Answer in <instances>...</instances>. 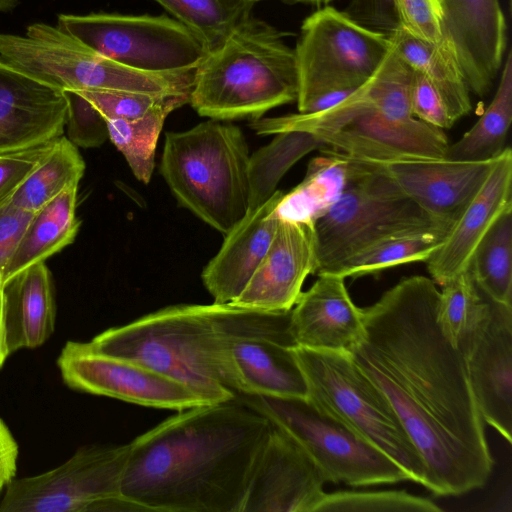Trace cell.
Listing matches in <instances>:
<instances>
[{
	"label": "cell",
	"instance_id": "c3c4849f",
	"mask_svg": "<svg viewBox=\"0 0 512 512\" xmlns=\"http://www.w3.org/2000/svg\"><path fill=\"white\" fill-rule=\"evenodd\" d=\"M258 1H260V0H254L255 3L258 2ZM298 1H310V2H318V3H320V2H329L330 0H298Z\"/></svg>",
	"mask_w": 512,
	"mask_h": 512
},
{
	"label": "cell",
	"instance_id": "8d00e7d4",
	"mask_svg": "<svg viewBox=\"0 0 512 512\" xmlns=\"http://www.w3.org/2000/svg\"><path fill=\"white\" fill-rule=\"evenodd\" d=\"M414 70L391 48L385 59L367 80V98L371 109L393 120L411 117V89Z\"/></svg>",
	"mask_w": 512,
	"mask_h": 512
},
{
	"label": "cell",
	"instance_id": "b9f144b4",
	"mask_svg": "<svg viewBox=\"0 0 512 512\" xmlns=\"http://www.w3.org/2000/svg\"><path fill=\"white\" fill-rule=\"evenodd\" d=\"M56 139L28 148L0 152V202L9 200L42 163Z\"/></svg>",
	"mask_w": 512,
	"mask_h": 512
},
{
	"label": "cell",
	"instance_id": "5b68a950",
	"mask_svg": "<svg viewBox=\"0 0 512 512\" xmlns=\"http://www.w3.org/2000/svg\"><path fill=\"white\" fill-rule=\"evenodd\" d=\"M160 172L182 207L224 235L249 210L250 154L233 124L211 119L167 132Z\"/></svg>",
	"mask_w": 512,
	"mask_h": 512
},
{
	"label": "cell",
	"instance_id": "f6af8a7d",
	"mask_svg": "<svg viewBox=\"0 0 512 512\" xmlns=\"http://www.w3.org/2000/svg\"><path fill=\"white\" fill-rule=\"evenodd\" d=\"M18 455L17 441L0 418V480L6 485L15 477Z\"/></svg>",
	"mask_w": 512,
	"mask_h": 512
},
{
	"label": "cell",
	"instance_id": "52a82bcc",
	"mask_svg": "<svg viewBox=\"0 0 512 512\" xmlns=\"http://www.w3.org/2000/svg\"><path fill=\"white\" fill-rule=\"evenodd\" d=\"M306 399L380 449L423 485L425 465L391 404L350 353L295 347Z\"/></svg>",
	"mask_w": 512,
	"mask_h": 512
},
{
	"label": "cell",
	"instance_id": "f546056e",
	"mask_svg": "<svg viewBox=\"0 0 512 512\" xmlns=\"http://www.w3.org/2000/svg\"><path fill=\"white\" fill-rule=\"evenodd\" d=\"M190 94L171 95L140 118L107 120L109 139L123 154L134 176L150 182L157 141L167 116L189 102Z\"/></svg>",
	"mask_w": 512,
	"mask_h": 512
},
{
	"label": "cell",
	"instance_id": "f907efd6",
	"mask_svg": "<svg viewBox=\"0 0 512 512\" xmlns=\"http://www.w3.org/2000/svg\"><path fill=\"white\" fill-rule=\"evenodd\" d=\"M1 289H2V284L0 283V307H1Z\"/></svg>",
	"mask_w": 512,
	"mask_h": 512
},
{
	"label": "cell",
	"instance_id": "3957f363",
	"mask_svg": "<svg viewBox=\"0 0 512 512\" xmlns=\"http://www.w3.org/2000/svg\"><path fill=\"white\" fill-rule=\"evenodd\" d=\"M297 93L295 51L278 30L250 15L198 65L189 103L211 119L256 120L296 101Z\"/></svg>",
	"mask_w": 512,
	"mask_h": 512
},
{
	"label": "cell",
	"instance_id": "f35d334b",
	"mask_svg": "<svg viewBox=\"0 0 512 512\" xmlns=\"http://www.w3.org/2000/svg\"><path fill=\"white\" fill-rule=\"evenodd\" d=\"M67 100V138L81 148H96L109 139L105 117L76 91H63Z\"/></svg>",
	"mask_w": 512,
	"mask_h": 512
},
{
	"label": "cell",
	"instance_id": "4dcf8cb0",
	"mask_svg": "<svg viewBox=\"0 0 512 512\" xmlns=\"http://www.w3.org/2000/svg\"><path fill=\"white\" fill-rule=\"evenodd\" d=\"M84 171L85 162L77 147L62 135L8 201L23 211L35 213L64 190L78 186Z\"/></svg>",
	"mask_w": 512,
	"mask_h": 512
},
{
	"label": "cell",
	"instance_id": "7402d4cb",
	"mask_svg": "<svg viewBox=\"0 0 512 512\" xmlns=\"http://www.w3.org/2000/svg\"><path fill=\"white\" fill-rule=\"evenodd\" d=\"M512 152L497 157L480 189L463 208L441 246L426 260L431 279L442 286L469 267L477 245L496 219L512 207Z\"/></svg>",
	"mask_w": 512,
	"mask_h": 512
},
{
	"label": "cell",
	"instance_id": "4316f807",
	"mask_svg": "<svg viewBox=\"0 0 512 512\" xmlns=\"http://www.w3.org/2000/svg\"><path fill=\"white\" fill-rule=\"evenodd\" d=\"M77 191L78 186L69 187L33 214L5 269L2 284L74 241L81 225L76 216Z\"/></svg>",
	"mask_w": 512,
	"mask_h": 512
},
{
	"label": "cell",
	"instance_id": "bcb514c9",
	"mask_svg": "<svg viewBox=\"0 0 512 512\" xmlns=\"http://www.w3.org/2000/svg\"><path fill=\"white\" fill-rule=\"evenodd\" d=\"M9 351L6 345L5 333L2 323V315H1V307H0V369L5 363L7 357L9 356Z\"/></svg>",
	"mask_w": 512,
	"mask_h": 512
},
{
	"label": "cell",
	"instance_id": "277c9868",
	"mask_svg": "<svg viewBox=\"0 0 512 512\" xmlns=\"http://www.w3.org/2000/svg\"><path fill=\"white\" fill-rule=\"evenodd\" d=\"M89 344L183 384L207 404L234 401L212 304H177L109 328Z\"/></svg>",
	"mask_w": 512,
	"mask_h": 512
},
{
	"label": "cell",
	"instance_id": "cb8c5ba5",
	"mask_svg": "<svg viewBox=\"0 0 512 512\" xmlns=\"http://www.w3.org/2000/svg\"><path fill=\"white\" fill-rule=\"evenodd\" d=\"M283 194L276 190L263 204L249 210L225 235L220 250L205 266L202 280L213 303L233 302L252 277L277 230L280 219L276 207Z\"/></svg>",
	"mask_w": 512,
	"mask_h": 512
},
{
	"label": "cell",
	"instance_id": "d590c367",
	"mask_svg": "<svg viewBox=\"0 0 512 512\" xmlns=\"http://www.w3.org/2000/svg\"><path fill=\"white\" fill-rule=\"evenodd\" d=\"M441 287L437 322L446 339L460 350L488 316L491 300L479 289L469 268Z\"/></svg>",
	"mask_w": 512,
	"mask_h": 512
},
{
	"label": "cell",
	"instance_id": "7c38bea8",
	"mask_svg": "<svg viewBox=\"0 0 512 512\" xmlns=\"http://www.w3.org/2000/svg\"><path fill=\"white\" fill-rule=\"evenodd\" d=\"M129 455L130 442L81 447L52 470L13 478L0 512L139 511L121 490Z\"/></svg>",
	"mask_w": 512,
	"mask_h": 512
},
{
	"label": "cell",
	"instance_id": "ffe728a7",
	"mask_svg": "<svg viewBox=\"0 0 512 512\" xmlns=\"http://www.w3.org/2000/svg\"><path fill=\"white\" fill-rule=\"evenodd\" d=\"M494 161L436 158L373 163L437 224L450 229L484 183Z\"/></svg>",
	"mask_w": 512,
	"mask_h": 512
},
{
	"label": "cell",
	"instance_id": "681fc988",
	"mask_svg": "<svg viewBox=\"0 0 512 512\" xmlns=\"http://www.w3.org/2000/svg\"><path fill=\"white\" fill-rule=\"evenodd\" d=\"M6 486V484L0 480V491L2 490V488H4Z\"/></svg>",
	"mask_w": 512,
	"mask_h": 512
},
{
	"label": "cell",
	"instance_id": "ac0fdd59",
	"mask_svg": "<svg viewBox=\"0 0 512 512\" xmlns=\"http://www.w3.org/2000/svg\"><path fill=\"white\" fill-rule=\"evenodd\" d=\"M317 269L314 225L280 220L274 238L231 304L264 311H289L298 301L309 274Z\"/></svg>",
	"mask_w": 512,
	"mask_h": 512
},
{
	"label": "cell",
	"instance_id": "8fae6325",
	"mask_svg": "<svg viewBox=\"0 0 512 512\" xmlns=\"http://www.w3.org/2000/svg\"><path fill=\"white\" fill-rule=\"evenodd\" d=\"M390 48L389 36L362 26L333 7L312 13L302 24L294 49L299 113L307 112L326 94L363 85Z\"/></svg>",
	"mask_w": 512,
	"mask_h": 512
},
{
	"label": "cell",
	"instance_id": "d4e9b609",
	"mask_svg": "<svg viewBox=\"0 0 512 512\" xmlns=\"http://www.w3.org/2000/svg\"><path fill=\"white\" fill-rule=\"evenodd\" d=\"M1 315L9 354L47 341L55 328L56 303L45 262L27 267L2 284Z\"/></svg>",
	"mask_w": 512,
	"mask_h": 512
},
{
	"label": "cell",
	"instance_id": "74e56055",
	"mask_svg": "<svg viewBox=\"0 0 512 512\" xmlns=\"http://www.w3.org/2000/svg\"><path fill=\"white\" fill-rule=\"evenodd\" d=\"M438 512L433 501L403 490L337 491L324 494L316 512Z\"/></svg>",
	"mask_w": 512,
	"mask_h": 512
},
{
	"label": "cell",
	"instance_id": "30bf717a",
	"mask_svg": "<svg viewBox=\"0 0 512 512\" xmlns=\"http://www.w3.org/2000/svg\"><path fill=\"white\" fill-rule=\"evenodd\" d=\"M235 401L288 432L317 464L326 482L360 487L409 481L385 453L306 398L238 394Z\"/></svg>",
	"mask_w": 512,
	"mask_h": 512
},
{
	"label": "cell",
	"instance_id": "d6986e66",
	"mask_svg": "<svg viewBox=\"0 0 512 512\" xmlns=\"http://www.w3.org/2000/svg\"><path fill=\"white\" fill-rule=\"evenodd\" d=\"M443 33L469 88L491 89L506 48V20L499 0H442Z\"/></svg>",
	"mask_w": 512,
	"mask_h": 512
},
{
	"label": "cell",
	"instance_id": "7a4b0ae2",
	"mask_svg": "<svg viewBox=\"0 0 512 512\" xmlns=\"http://www.w3.org/2000/svg\"><path fill=\"white\" fill-rule=\"evenodd\" d=\"M271 427L235 400L178 411L130 442L122 494L139 511L241 512Z\"/></svg>",
	"mask_w": 512,
	"mask_h": 512
},
{
	"label": "cell",
	"instance_id": "7dc6e473",
	"mask_svg": "<svg viewBox=\"0 0 512 512\" xmlns=\"http://www.w3.org/2000/svg\"><path fill=\"white\" fill-rule=\"evenodd\" d=\"M19 0H0V11H10L18 5Z\"/></svg>",
	"mask_w": 512,
	"mask_h": 512
},
{
	"label": "cell",
	"instance_id": "f1b7e54d",
	"mask_svg": "<svg viewBox=\"0 0 512 512\" xmlns=\"http://www.w3.org/2000/svg\"><path fill=\"white\" fill-rule=\"evenodd\" d=\"M512 121V55L508 52L496 93L477 122L455 143L449 144L445 158L482 162L499 157Z\"/></svg>",
	"mask_w": 512,
	"mask_h": 512
},
{
	"label": "cell",
	"instance_id": "5bb4252c",
	"mask_svg": "<svg viewBox=\"0 0 512 512\" xmlns=\"http://www.w3.org/2000/svg\"><path fill=\"white\" fill-rule=\"evenodd\" d=\"M57 366L66 385L77 391L176 411L207 404L183 384L135 360L98 351L89 342L68 341Z\"/></svg>",
	"mask_w": 512,
	"mask_h": 512
},
{
	"label": "cell",
	"instance_id": "6da1fadb",
	"mask_svg": "<svg viewBox=\"0 0 512 512\" xmlns=\"http://www.w3.org/2000/svg\"><path fill=\"white\" fill-rule=\"evenodd\" d=\"M439 292L431 278L412 276L361 308L365 334L351 356L417 448L423 486L457 496L484 486L494 460L464 357L437 322Z\"/></svg>",
	"mask_w": 512,
	"mask_h": 512
},
{
	"label": "cell",
	"instance_id": "e575fe53",
	"mask_svg": "<svg viewBox=\"0 0 512 512\" xmlns=\"http://www.w3.org/2000/svg\"><path fill=\"white\" fill-rule=\"evenodd\" d=\"M447 232L430 229L385 239L346 259L330 273L356 278L401 264L426 262L441 246Z\"/></svg>",
	"mask_w": 512,
	"mask_h": 512
},
{
	"label": "cell",
	"instance_id": "7bdbcfd3",
	"mask_svg": "<svg viewBox=\"0 0 512 512\" xmlns=\"http://www.w3.org/2000/svg\"><path fill=\"white\" fill-rule=\"evenodd\" d=\"M411 110L415 118L442 130L455 123L437 89L417 71L413 74Z\"/></svg>",
	"mask_w": 512,
	"mask_h": 512
},
{
	"label": "cell",
	"instance_id": "1f68e13d",
	"mask_svg": "<svg viewBox=\"0 0 512 512\" xmlns=\"http://www.w3.org/2000/svg\"><path fill=\"white\" fill-rule=\"evenodd\" d=\"M468 268L486 297L512 306V207L502 212L483 236Z\"/></svg>",
	"mask_w": 512,
	"mask_h": 512
},
{
	"label": "cell",
	"instance_id": "83f0119b",
	"mask_svg": "<svg viewBox=\"0 0 512 512\" xmlns=\"http://www.w3.org/2000/svg\"><path fill=\"white\" fill-rule=\"evenodd\" d=\"M389 37L397 54L437 89L454 122L470 112V91L446 39L440 45H432L411 36L399 25Z\"/></svg>",
	"mask_w": 512,
	"mask_h": 512
},
{
	"label": "cell",
	"instance_id": "836d02e7",
	"mask_svg": "<svg viewBox=\"0 0 512 512\" xmlns=\"http://www.w3.org/2000/svg\"><path fill=\"white\" fill-rule=\"evenodd\" d=\"M275 135L268 145L250 156L249 210L272 196L278 182L298 160L323 147L322 142L307 131L290 130Z\"/></svg>",
	"mask_w": 512,
	"mask_h": 512
},
{
	"label": "cell",
	"instance_id": "60d3db41",
	"mask_svg": "<svg viewBox=\"0 0 512 512\" xmlns=\"http://www.w3.org/2000/svg\"><path fill=\"white\" fill-rule=\"evenodd\" d=\"M76 92L86 98L106 120L140 118L171 96L117 90Z\"/></svg>",
	"mask_w": 512,
	"mask_h": 512
},
{
	"label": "cell",
	"instance_id": "44dd1931",
	"mask_svg": "<svg viewBox=\"0 0 512 512\" xmlns=\"http://www.w3.org/2000/svg\"><path fill=\"white\" fill-rule=\"evenodd\" d=\"M67 100L60 89L0 57V152L36 146L64 133Z\"/></svg>",
	"mask_w": 512,
	"mask_h": 512
},
{
	"label": "cell",
	"instance_id": "e0dca14e",
	"mask_svg": "<svg viewBox=\"0 0 512 512\" xmlns=\"http://www.w3.org/2000/svg\"><path fill=\"white\" fill-rule=\"evenodd\" d=\"M484 422L512 440V306L491 300L488 316L460 348Z\"/></svg>",
	"mask_w": 512,
	"mask_h": 512
},
{
	"label": "cell",
	"instance_id": "8992f818",
	"mask_svg": "<svg viewBox=\"0 0 512 512\" xmlns=\"http://www.w3.org/2000/svg\"><path fill=\"white\" fill-rule=\"evenodd\" d=\"M0 57L62 91L190 94L195 76V70L155 73L126 67L45 23L29 25L25 36L0 33Z\"/></svg>",
	"mask_w": 512,
	"mask_h": 512
},
{
	"label": "cell",
	"instance_id": "2e32d148",
	"mask_svg": "<svg viewBox=\"0 0 512 512\" xmlns=\"http://www.w3.org/2000/svg\"><path fill=\"white\" fill-rule=\"evenodd\" d=\"M326 479L305 449L272 424L252 471L241 512H316Z\"/></svg>",
	"mask_w": 512,
	"mask_h": 512
},
{
	"label": "cell",
	"instance_id": "ba28073f",
	"mask_svg": "<svg viewBox=\"0 0 512 512\" xmlns=\"http://www.w3.org/2000/svg\"><path fill=\"white\" fill-rule=\"evenodd\" d=\"M365 171L315 225L317 275L332 272L356 253L385 239L430 229H444L407 197L378 167Z\"/></svg>",
	"mask_w": 512,
	"mask_h": 512
},
{
	"label": "cell",
	"instance_id": "9c48e42d",
	"mask_svg": "<svg viewBox=\"0 0 512 512\" xmlns=\"http://www.w3.org/2000/svg\"><path fill=\"white\" fill-rule=\"evenodd\" d=\"M213 306L228 377L237 395L306 398L291 310L264 311L231 303Z\"/></svg>",
	"mask_w": 512,
	"mask_h": 512
},
{
	"label": "cell",
	"instance_id": "603a6c76",
	"mask_svg": "<svg viewBox=\"0 0 512 512\" xmlns=\"http://www.w3.org/2000/svg\"><path fill=\"white\" fill-rule=\"evenodd\" d=\"M297 346L350 353L365 334L362 309L349 296L345 278L322 273L291 309Z\"/></svg>",
	"mask_w": 512,
	"mask_h": 512
},
{
	"label": "cell",
	"instance_id": "d6a6232c",
	"mask_svg": "<svg viewBox=\"0 0 512 512\" xmlns=\"http://www.w3.org/2000/svg\"><path fill=\"white\" fill-rule=\"evenodd\" d=\"M201 42L206 54L220 47L248 16L254 0H153Z\"/></svg>",
	"mask_w": 512,
	"mask_h": 512
},
{
	"label": "cell",
	"instance_id": "484cf974",
	"mask_svg": "<svg viewBox=\"0 0 512 512\" xmlns=\"http://www.w3.org/2000/svg\"><path fill=\"white\" fill-rule=\"evenodd\" d=\"M310 160L303 180L284 193L276 207L280 220L315 225L366 169L367 163L328 148Z\"/></svg>",
	"mask_w": 512,
	"mask_h": 512
},
{
	"label": "cell",
	"instance_id": "9a60e30c",
	"mask_svg": "<svg viewBox=\"0 0 512 512\" xmlns=\"http://www.w3.org/2000/svg\"><path fill=\"white\" fill-rule=\"evenodd\" d=\"M313 134L322 148L369 162L445 158L449 146L442 129L415 117L393 120L370 108L357 109Z\"/></svg>",
	"mask_w": 512,
	"mask_h": 512
},
{
	"label": "cell",
	"instance_id": "4fadbf2b",
	"mask_svg": "<svg viewBox=\"0 0 512 512\" xmlns=\"http://www.w3.org/2000/svg\"><path fill=\"white\" fill-rule=\"evenodd\" d=\"M57 27L99 54L136 70H195L206 56L197 37L166 16L60 14Z\"/></svg>",
	"mask_w": 512,
	"mask_h": 512
},
{
	"label": "cell",
	"instance_id": "ab89813d",
	"mask_svg": "<svg viewBox=\"0 0 512 512\" xmlns=\"http://www.w3.org/2000/svg\"><path fill=\"white\" fill-rule=\"evenodd\" d=\"M399 26L411 36L432 45L445 41L442 0H392Z\"/></svg>",
	"mask_w": 512,
	"mask_h": 512
},
{
	"label": "cell",
	"instance_id": "ee69618b",
	"mask_svg": "<svg viewBox=\"0 0 512 512\" xmlns=\"http://www.w3.org/2000/svg\"><path fill=\"white\" fill-rule=\"evenodd\" d=\"M34 213L0 202V283L5 269Z\"/></svg>",
	"mask_w": 512,
	"mask_h": 512
}]
</instances>
